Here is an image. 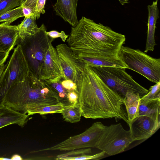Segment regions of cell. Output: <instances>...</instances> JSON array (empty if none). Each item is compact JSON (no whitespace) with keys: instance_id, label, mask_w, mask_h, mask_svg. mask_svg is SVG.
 Instances as JSON below:
<instances>
[{"instance_id":"obj_1","label":"cell","mask_w":160,"mask_h":160,"mask_svg":"<svg viewBox=\"0 0 160 160\" xmlns=\"http://www.w3.org/2000/svg\"><path fill=\"white\" fill-rule=\"evenodd\" d=\"M77 85L82 116L92 119L113 118L128 124L122 107L123 98L106 85L91 66L86 65Z\"/></svg>"},{"instance_id":"obj_2","label":"cell","mask_w":160,"mask_h":160,"mask_svg":"<svg viewBox=\"0 0 160 160\" xmlns=\"http://www.w3.org/2000/svg\"><path fill=\"white\" fill-rule=\"evenodd\" d=\"M68 37V46L82 60L118 56L126 40L124 35L84 17L72 27Z\"/></svg>"},{"instance_id":"obj_3","label":"cell","mask_w":160,"mask_h":160,"mask_svg":"<svg viewBox=\"0 0 160 160\" xmlns=\"http://www.w3.org/2000/svg\"><path fill=\"white\" fill-rule=\"evenodd\" d=\"M61 101L50 84L29 72L24 80L14 83L10 88L2 104L24 112L30 107L56 104Z\"/></svg>"},{"instance_id":"obj_4","label":"cell","mask_w":160,"mask_h":160,"mask_svg":"<svg viewBox=\"0 0 160 160\" xmlns=\"http://www.w3.org/2000/svg\"><path fill=\"white\" fill-rule=\"evenodd\" d=\"M46 30L42 24L34 35L22 40L18 39L17 43L21 46L30 72L39 78L51 41Z\"/></svg>"},{"instance_id":"obj_5","label":"cell","mask_w":160,"mask_h":160,"mask_svg":"<svg viewBox=\"0 0 160 160\" xmlns=\"http://www.w3.org/2000/svg\"><path fill=\"white\" fill-rule=\"evenodd\" d=\"M109 88L123 98L128 92L138 93L140 97L148 90L136 82L125 68L113 67H91Z\"/></svg>"},{"instance_id":"obj_6","label":"cell","mask_w":160,"mask_h":160,"mask_svg":"<svg viewBox=\"0 0 160 160\" xmlns=\"http://www.w3.org/2000/svg\"><path fill=\"white\" fill-rule=\"evenodd\" d=\"M119 56L128 67L150 81H160V59L152 58L140 50L122 46Z\"/></svg>"},{"instance_id":"obj_7","label":"cell","mask_w":160,"mask_h":160,"mask_svg":"<svg viewBox=\"0 0 160 160\" xmlns=\"http://www.w3.org/2000/svg\"><path fill=\"white\" fill-rule=\"evenodd\" d=\"M17 45L0 77V104L12 85L24 80L30 72L21 46Z\"/></svg>"},{"instance_id":"obj_8","label":"cell","mask_w":160,"mask_h":160,"mask_svg":"<svg viewBox=\"0 0 160 160\" xmlns=\"http://www.w3.org/2000/svg\"><path fill=\"white\" fill-rule=\"evenodd\" d=\"M133 142L130 130L121 123L105 125L96 148L112 156L124 152Z\"/></svg>"},{"instance_id":"obj_9","label":"cell","mask_w":160,"mask_h":160,"mask_svg":"<svg viewBox=\"0 0 160 160\" xmlns=\"http://www.w3.org/2000/svg\"><path fill=\"white\" fill-rule=\"evenodd\" d=\"M105 126L100 122H95L82 133L70 137L52 147L36 152L54 150L71 151L87 148H96Z\"/></svg>"},{"instance_id":"obj_10","label":"cell","mask_w":160,"mask_h":160,"mask_svg":"<svg viewBox=\"0 0 160 160\" xmlns=\"http://www.w3.org/2000/svg\"><path fill=\"white\" fill-rule=\"evenodd\" d=\"M56 49L66 79L77 84L85 70V63L66 44L58 45Z\"/></svg>"},{"instance_id":"obj_11","label":"cell","mask_w":160,"mask_h":160,"mask_svg":"<svg viewBox=\"0 0 160 160\" xmlns=\"http://www.w3.org/2000/svg\"><path fill=\"white\" fill-rule=\"evenodd\" d=\"M160 114L138 115L128 124L133 141L147 139L160 127Z\"/></svg>"},{"instance_id":"obj_12","label":"cell","mask_w":160,"mask_h":160,"mask_svg":"<svg viewBox=\"0 0 160 160\" xmlns=\"http://www.w3.org/2000/svg\"><path fill=\"white\" fill-rule=\"evenodd\" d=\"M53 40L51 38L49 49L39 77L49 83L57 82L62 79H67L56 48L52 44Z\"/></svg>"},{"instance_id":"obj_13","label":"cell","mask_w":160,"mask_h":160,"mask_svg":"<svg viewBox=\"0 0 160 160\" xmlns=\"http://www.w3.org/2000/svg\"><path fill=\"white\" fill-rule=\"evenodd\" d=\"M78 0H57L53 5L56 15L59 16L72 27L78 23L77 8Z\"/></svg>"},{"instance_id":"obj_14","label":"cell","mask_w":160,"mask_h":160,"mask_svg":"<svg viewBox=\"0 0 160 160\" xmlns=\"http://www.w3.org/2000/svg\"><path fill=\"white\" fill-rule=\"evenodd\" d=\"M19 38L17 26L4 22L0 24V52L9 53Z\"/></svg>"},{"instance_id":"obj_15","label":"cell","mask_w":160,"mask_h":160,"mask_svg":"<svg viewBox=\"0 0 160 160\" xmlns=\"http://www.w3.org/2000/svg\"><path fill=\"white\" fill-rule=\"evenodd\" d=\"M29 116L26 112H19L0 104V129L13 124L23 127L27 122Z\"/></svg>"},{"instance_id":"obj_16","label":"cell","mask_w":160,"mask_h":160,"mask_svg":"<svg viewBox=\"0 0 160 160\" xmlns=\"http://www.w3.org/2000/svg\"><path fill=\"white\" fill-rule=\"evenodd\" d=\"M158 0L153 1L151 5L148 6V22L147 24V36L144 52L153 51L156 45L155 38L156 23L159 18V10L158 7Z\"/></svg>"},{"instance_id":"obj_17","label":"cell","mask_w":160,"mask_h":160,"mask_svg":"<svg viewBox=\"0 0 160 160\" xmlns=\"http://www.w3.org/2000/svg\"><path fill=\"white\" fill-rule=\"evenodd\" d=\"M86 65L91 67H113L128 69L119 56L98 57L87 58L83 60Z\"/></svg>"},{"instance_id":"obj_18","label":"cell","mask_w":160,"mask_h":160,"mask_svg":"<svg viewBox=\"0 0 160 160\" xmlns=\"http://www.w3.org/2000/svg\"><path fill=\"white\" fill-rule=\"evenodd\" d=\"M141 97L138 93L128 92L123 98L129 123L138 116Z\"/></svg>"},{"instance_id":"obj_19","label":"cell","mask_w":160,"mask_h":160,"mask_svg":"<svg viewBox=\"0 0 160 160\" xmlns=\"http://www.w3.org/2000/svg\"><path fill=\"white\" fill-rule=\"evenodd\" d=\"M24 17L21 23L17 26L18 39L20 40L34 35L39 29L36 23L37 18L34 13Z\"/></svg>"},{"instance_id":"obj_20","label":"cell","mask_w":160,"mask_h":160,"mask_svg":"<svg viewBox=\"0 0 160 160\" xmlns=\"http://www.w3.org/2000/svg\"><path fill=\"white\" fill-rule=\"evenodd\" d=\"M67 105L60 102L54 104L32 106L28 108L26 112L29 116L35 114L43 115L48 113H61V111Z\"/></svg>"},{"instance_id":"obj_21","label":"cell","mask_w":160,"mask_h":160,"mask_svg":"<svg viewBox=\"0 0 160 160\" xmlns=\"http://www.w3.org/2000/svg\"><path fill=\"white\" fill-rule=\"evenodd\" d=\"M61 113L65 121L72 123L79 122L82 116V111L78 102L68 105Z\"/></svg>"},{"instance_id":"obj_22","label":"cell","mask_w":160,"mask_h":160,"mask_svg":"<svg viewBox=\"0 0 160 160\" xmlns=\"http://www.w3.org/2000/svg\"><path fill=\"white\" fill-rule=\"evenodd\" d=\"M160 99L140 100L138 115L160 114Z\"/></svg>"},{"instance_id":"obj_23","label":"cell","mask_w":160,"mask_h":160,"mask_svg":"<svg viewBox=\"0 0 160 160\" xmlns=\"http://www.w3.org/2000/svg\"><path fill=\"white\" fill-rule=\"evenodd\" d=\"M24 17L21 6L8 11L0 16V22H5L10 24L18 18Z\"/></svg>"},{"instance_id":"obj_24","label":"cell","mask_w":160,"mask_h":160,"mask_svg":"<svg viewBox=\"0 0 160 160\" xmlns=\"http://www.w3.org/2000/svg\"><path fill=\"white\" fill-rule=\"evenodd\" d=\"M148 93L141 97L140 100L160 99V81L151 86Z\"/></svg>"},{"instance_id":"obj_25","label":"cell","mask_w":160,"mask_h":160,"mask_svg":"<svg viewBox=\"0 0 160 160\" xmlns=\"http://www.w3.org/2000/svg\"><path fill=\"white\" fill-rule=\"evenodd\" d=\"M20 6L19 0H0V16Z\"/></svg>"},{"instance_id":"obj_26","label":"cell","mask_w":160,"mask_h":160,"mask_svg":"<svg viewBox=\"0 0 160 160\" xmlns=\"http://www.w3.org/2000/svg\"><path fill=\"white\" fill-rule=\"evenodd\" d=\"M92 153L90 148H81L71 150V151L64 154L58 155L56 156V160H62L66 157H76L84 154H88Z\"/></svg>"},{"instance_id":"obj_27","label":"cell","mask_w":160,"mask_h":160,"mask_svg":"<svg viewBox=\"0 0 160 160\" xmlns=\"http://www.w3.org/2000/svg\"><path fill=\"white\" fill-rule=\"evenodd\" d=\"M105 153L102 151L100 152L93 155L84 154L76 157H68L63 158L62 160H82L98 159L104 156Z\"/></svg>"},{"instance_id":"obj_28","label":"cell","mask_w":160,"mask_h":160,"mask_svg":"<svg viewBox=\"0 0 160 160\" xmlns=\"http://www.w3.org/2000/svg\"><path fill=\"white\" fill-rule=\"evenodd\" d=\"M61 80L57 82L49 83L58 93L59 97L62 101L67 100V94L68 90L65 89L61 84Z\"/></svg>"},{"instance_id":"obj_29","label":"cell","mask_w":160,"mask_h":160,"mask_svg":"<svg viewBox=\"0 0 160 160\" xmlns=\"http://www.w3.org/2000/svg\"><path fill=\"white\" fill-rule=\"evenodd\" d=\"M46 33L50 38L54 39L56 38H60L64 42L66 40L69 36L66 34L65 32L63 31L59 32L56 31L52 30L49 32L47 31Z\"/></svg>"},{"instance_id":"obj_30","label":"cell","mask_w":160,"mask_h":160,"mask_svg":"<svg viewBox=\"0 0 160 160\" xmlns=\"http://www.w3.org/2000/svg\"><path fill=\"white\" fill-rule=\"evenodd\" d=\"M46 2V0H37L34 12L37 19H38L40 18L41 14H43L45 13L44 6Z\"/></svg>"},{"instance_id":"obj_31","label":"cell","mask_w":160,"mask_h":160,"mask_svg":"<svg viewBox=\"0 0 160 160\" xmlns=\"http://www.w3.org/2000/svg\"><path fill=\"white\" fill-rule=\"evenodd\" d=\"M38 0H19L20 6L31 9L34 13L36 4Z\"/></svg>"},{"instance_id":"obj_32","label":"cell","mask_w":160,"mask_h":160,"mask_svg":"<svg viewBox=\"0 0 160 160\" xmlns=\"http://www.w3.org/2000/svg\"><path fill=\"white\" fill-rule=\"evenodd\" d=\"M61 84L65 89L68 90H74L78 93L77 84L69 79H64L61 81Z\"/></svg>"},{"instance_id":"obj_33","label":"cell","mask_w":160,"mask_h":160,"mask_svg":"<svg viewBox=\"0 0 160 160\" xmlns=\"http://www.w3.org/2000/svg\"><path fill=\"white\" fill-rule=\"evenodd\" d=\"M78 93L74 90H68L67 94V100L69 104L78 103Z\"/></svg>"},{"instance_id":"obj_34","label":"cell","mask_w":160,"mask_h":160,"mask_svg":"<svg viewBox=\"0 0 160 160\" xmlns=\"http://www.w3.org/2000/svg\"><path fill=\"white\" fill-rule=\"evenodd\" d=\"M9 53L0 52V65L3 64L8 57Z\"/></svg>"},{"instance_id":"obj_35","label":"cell","mask_w":160,"mask_h":160,"mask_svg":"<svg viewBox=\"0 0 160 160\" xmlns=\"http://www.w3.org/2000/svg\"><path fill=\"white\" fill-rule=\"evenodd\" d=\"M11 160H21L22 159L21 157L18 154H15L13 155L11 158Z\"/></svg>"},{"instance_id":"obj_36","label":"cell","mask_w":160,"mask_h":160,"mask_svg":"<svg viewBox=\"0 0 160 160\" xmlns=\"http://www.w3.org/2000/svg\"><path fill=\"white\" fill-rule=\"evenodd\" d=\"M5 67L4 64L0 65V77Z\"/></svg>"},{"instance_id":"obj_37","label":"cell","mask_w":160,"mask_h":160,"mask_svg":"<svg viewBox=\"0 0 160 160\" xmlns=\"http://www.w3.org/2000/svg\"><path fill=\"white\" fill-rule=\"evenodd\" d=\"M122 5H123L125 3H128L129 2L128 0H118Z\"/></svg>"},{"instance_id":"obj_38","label":"cell","mask_w":160,"mask_h":160,"mask_svg":"<svg viewBox=\"0 0 160 160\" xmlns=\"http://www.w3.org/2000/svg\"><path fill=\"white\" fill-rule=\"evenodd\" d=\"M0 160H3V158H0Z\"/></svg>"}]
</instances>
